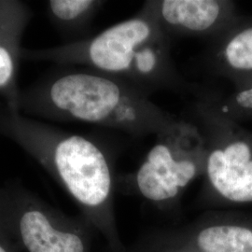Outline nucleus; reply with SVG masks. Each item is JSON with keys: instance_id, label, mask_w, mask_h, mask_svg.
Returning <instances> with one entry per match:
<instances>
[{"instance_id": "f257e3e1", "label": "nucleus", "mask_w": 252, "mask_h": 252, "mask_svg": "<svg viewBox=\"0 0 252 252\" xmlns=\"http://www.w3.org/2000/svg\"><path fill=\"white\" fill-rule=\"evenodd\" d=\"M0 135L32 157L75 201L106 242L107 252H127L118 232L114 161L94 139L27 117L0 103Z\"/></svg>"}, {"instance_id": "f03ea898", "label": "nucleus", "mask_w": 252, "mask_h": 252, "mask_svg": "<svg viewBox=\"0 0 252 252\" xmlns=\"http://www.w3.org/2000/svg\"><path fill=\"white\" fill-rule=\"evenodd\" d=\"M18 108L43 122L94 125L133 136L156 135L177 119L134 85L78 66H63L21 91Z\"/></svg>"}, {"instance_id": "7ed1b4c3", "label": "nucleus", "mask_w": 252, "mask_h": 252, "mask_svg": "<svg viewBox=\"0 0 252 252\" xmlns=\"http://www.w3.org/2000/svg\"><path fill=\"white\" fill-rule=\"evenodd\" d=\"M171 40L142 6L134 16L95 36L44 49H24L22 58L105 73L149 95L155 91L190 90L172 58Z\"/></svg>"}, {"instance_id": "20e7f679", "label": "nucleus", "mask_w": 252, "mask_h": 252, "mask_svg": "<svg viewBox=\"0 0 252 252\" xmlns=\"http://www.w3.org/2000/svg\"><path fill=\"white\" fill-rule=\"evenodd\" d=\"M189 118L203 132L207 148L199 207L252 203V132L222 113L210 95L194 102Z\"/></svg>"}, {"instance_id": "39448f33", "label": "nucleus", "mask_w": 252, "mask_h": 252, "mask_svg": "<svg viewBox=\"0 0 252 252\" xmlns=\"http://www.w3.org/2000/svg\"><path fill=\"white\" fill-rule=\"evenodd\" d=\"M136 171L118 177L116 189L134 190L162 209L174 207L189 184L204 177L207 148L203 132L191 119H177L155 135Z\"/></svg>"}, {"instance_id": "423d86ee", "label": "nucleus", "mask_w": 252, "mask_h": 252, "mask_svg": "<svg viewBox=\"0 0 252 252\" xmlns=\"http://www.w3.org/2000/svg\"><path fill=\"white\" fill-rule=\"evenodd\" d=\"M0 207L21 251L93 252L97 234L83 217L67 216L18 180L0 186Z\"/></svg>"}, {"instance_id": "0eeeda50", "label": "nucleus", "mask_w": 252, "mask_h": 252, "mask_svg": "<svg viewBox=\"0 0 252 252\" xmlns=\"http://www.w3.org/2000/svg\"><path fill=\"white\" fill-rule=\"evenodd\" d=\"M146 9L170 36H199L214 40L240 17L227 0H149Z\"/></svg>"}, {"instance_id": "6e6552de", "label": "nucleus", "mask_w": 252, "mask_h": 252, "mask_svg": "<svg viewBox=\"0 0 252 252\" xmlns=\"http://www.w3.org/2000/svg\"><path fill=\"white\" fill-rule=\"evenodd\" d=\"M164 236L199 252H252V228L209 209L190 222L157 229Z\"/></svg>"}, {"instance_id": "1a4fd4ad", "label": "nucleus", "mask_w": 252, "mask_h": 252, "mask_svg": "<svg viewBox=\"0 0 252 252\" xmlns=\"http://www.w3.org/2000/svg\"><path fill=\"white\" fill-rule=\"evenodd\" d=\"M31 18L32 10L27 3L0 0V96L8 107L18 111L22 41Z\"/></svg>"}, {"instance_id": "9d476101", "label": "nucleus", "mask_w": 252, "mask_h": 252, "mask_svg": "<svg viewBox=\"0 0 252 252\" xmlns=\"http://www.w3.org/2000/svg\"><path fill=\"white\" fill-rule=\"evenodd\" d=\"M213 41L210 61L234 87L252 80V19L239 18Z\"/></svg>"}, {"instance_id": "9b49d317", "label": "nucleus", "mask_w": 252, "mask_h": 252, "mask_svg": "<svg viewBox=\"0 0 252 252\" xmlns=\"http://www.w3.org/2000/svg\"><path fill=\"white\" fill-rule=\"evenodd\" d=\"M100 0H50L47 14L56 30L65 37L81 35L105 5Z\"/></svg>"}, {"instance_id": "f8f14e48", "label": "nucleus", "mask_w": 252, "mask_h": 252, "mask_svg": "<svg viewBox=\"0 0 252 252\" xmlns=\"http://www.w3.org/2000/svg\"><path fill=\"white\" fill-rule=\"evenodd\" d=\"M216 103L222 113L236 122L252 120V80L235 86L234 92Z\"/></svg>"}, {"instance_id": "ddd939ff", "label": "nucleus", "mask_w": 252, "mask_h": 252, "mask_svg": "<svg viewBox=\"0 0 252 252\" xmlns=\"http://www.w3.org/2000/svg\"><path fill=\"white\" fill-rule=\"evenodd\" d=\"M127 252H199L185 244L170 239L157 229L140 236Z\"/></svg>"}, {"instance_id": "4468645a", "label": "nucleus", "mask_w": 252, "mask_h": 252, "mask_svg": "<svg viewBox=\"0 0 252 252\" xmlns=\"http://www.w3.org/2000/svg\"><path fill=\"white\" fill-rule=\"evenodd\" d=\"M17 242L9 232V227L0 207V252H21Z\"/></svg>"}]
</instances>
